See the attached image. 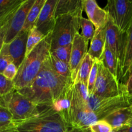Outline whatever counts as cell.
Here are the masks:
<instances>
[{"instance_id": "ac0fdd59", "label": "cell", "mask_w": 132, "mask_h": 132, "mask_svg": "<svg viewBox=\"0 0 132 132\" xmlns=\"http://www.w3.org/2000/svg\"><path fill=\"white\" fill-rule=\"evenodd\" d=\"M132 119V112L130 108H124L115 111L105 117L103 120L107 122L113 130L128 124Z\"/></svg>"}, {"instance_id": "7c38bea8", "label": "cell", "mask_w": 132, "mask_h": 132, "mask_svg": "<svg viewBox=\"0 0 132 132\" xmlns=\"http://www.w3.org/2000/svg\"><path fill=\"white\" fill-rule=\"evenodd\" d=\"M57 1L58 0H46L35 24V27L44 36L51 33L54 28Z\"/></svg>"}, {"instance_id": "277c9868", "label": "cell", "mask_w": 132, "mask_h": 132, "mask_svg": "<svg viewBox=\"0 0 132 132\" xmlns=\"http://www.w3.org/2000/svg\"><path fill=\"white\" fill-rule=\"evenodd\" d=\"M83 11L84 9L56 18L50 36V51L72 44L75 35L80 30Z\"/></svg>"}, {"instance_id": "7bdbcfd3", "label": "cell", "mask_w": 132, "mask_h": 132, "mask_svg": "<svg viewBox=\"0 0 132 132\" xmlns=\"http://www.w3.org/2000/svg\"><path fill=\"white\" fill-rule=\"evenodd\" d=\"M112 132H115V131H112Z\"/></svg>"}, {"instance_id": "4dcf8cb0", "label": "cell", "mask_w": 132, "mask_h": 132, "mask_svg": "<svg viewBox=\"0 0 132 132\" xmlns=\"http://www.w3.org/2000/svg\"><path fill=\"white\" fill-rule=\"evenodd\" d=\"M90 132H112L111 126L104 120H101L94 122L89 128Z\"/></svg>"}, {"instance_id": "b9f144b4", "label": "cell", "mask_w": 132, "mask_h": 132, "mask_svg": "<svg viewBox=\"0 0 132 132\" xmlns=\"http://www.w3.org/2000/svg\"><path fill=\"white\" fill-rule=\"evenodd\" d=\"M132 73V68H131V74Z\"/></svg>"}, {"instance_id": "2e32d148", "label": "cell", "mask_w": 132, "mask_h": 132, "mask_svg": "<svg viewBox=\"0 0 132 132\" xmlns=\"http://www.w3.org/2000/svg\"><path fill=\"white\" fill-rule=\"evenodd\" d=\"M126 48L122 70L119 77V81L122 85H125L131 75L132 68V24L127 32Z\"/></svg>"}, {"instance_id": "4fadbf2b", "label": "cell", "mask_w": 132, "mask_h": 132, "mask_svg": "<svg viewBox=\"0 0 132 132\" xmlns=\"http://www.w3.org/2000/svg\"><path fill=\"white\" fill-rule=\"evenodd\" d=\"M28 34L29 32L21 30L12 42L8 44L9 54L12 59L13 63L18 68L25 57Z\"/></svg>"}, {"instance_id": "603a6c76", "label": "cell", "mask_w": 132, "mask_h": 132, "mask_svg": "<svg viewBox=\"0 0 132 132\" xmlns=\"http://www.w3.org/2000/svg\"><path fill=\"white\" fill-rule=\"evenodd\" d=\"M49 59H50L52 68L57 74L67 79L72 80L71 72L70 70L69 65L68 64L62 61L59 60L50 54L49 56Z\"/></svg>"}, {"instance_id": "60d3db41", "label": "cell", "mask_w": 132, "mask_h": 132, "mask_svg": "<svg viewBox=\"0 0 132 132\" xmlns=\"http://www.w3.org/2000/svg\"><path fill=\"white\" fill-rule=\"evenodd\" d=\"M127 125H132V119L129 121V122H128V124H127Z\"/></svg>"}, {"instance_id": "5bb4252c", "label": "cell", "mask_w": 132, "mask_h": 132, "mask_svg": "<svg viewBox=\"0 0 132 132\" xmlns=\"http://www.w3.org/2000/svg\"><path fill=\"white\" fill-rule=\"evenodd\" d=\"M82 5L88 19L94 24L95 29L106 25L108 14L104 9L98 6L94 0H82Z\"/></svg>"}, {"instance_id": "8d00e7d4", "label": "cell", "mask_w": 132, "mask_h": 132, "mask_svg": "<svg viewBox=\"0 0 132 132\" xmlns=\"http://www.w3.org/2000/svg\"><path fill=\"white\" fill-rule=\"evenodd\" d=\"M0 132H18V131L16 126L14 125L10 127L6 128L0 129Z\"/></svg>"}, {"instance_id": "74e56055", "label": "cell", "mask_w": 132, "mask_h": 132, "mask_svg": "<svg viewBox=\"0 0 132 132\" xmlns=\"http://www.w3.org/2000/svg\"><path fill=\"white\" fill-rule=\"evenodd\" d=\"M128 103H129V108H130L131 110V112H132V97H128Z\"/></svg>"}, {"instance_id": "8992f818", "label": "cell", "mask_w": 132, "mask_h": 132, "mask_svg": "<svg viewBox=\"0 0 132 132\" xmlns=\"http://www.w3.org/2000/svg\"><path fill=\"white\" fill-rule=\"evenodd\" d=\"M128 107L129 104L126 92L111 98H102L90 94L87 102V108L94 113L98 121L103 120L115 111Z\"/></svg>"}, {"instance_id": "4316f807", "label": "cell", "mask_w": 132, "mask_h": 132, "mask_svg": "<svg viewBox=\"0 0 132 132\" xmlns=\"http://www.w3.org/2000/svg\"><path fill=\"white\" fill-rule=\"evenodd\" d=\"M71 45L64 46H60L54 50L50 51V55H53L59 60L62 61L69 65L70 57H71Z\"/></svg>"}, {"instance_id": "d6986e66", "label": "cell", "mask_w": 132, "mask_h": 132, "mask_svg": "<svg viewBox=\"0 0 132 132\" xmlns=\"http://www.w3.org/2000/svg\"><path fill=\"white\" fill-rule=\"evenodd\" d=\"M82 9V0H58L55 7V18Z\"/></svg>"}, {"instance_id": "30bf717a", "label": "cell", "mask_w": 132, "mask_h": 132, "mask_svg": "<svg viewBox=\"0 0 132 132\" xmlns=\"http://www.w3.org/2000/svg\"><path fill=\"white\" fill-rule=\"evenodd\" d=\"M36 0H25L7 23L5 44H9L23 30L28 12Z\"/></svg>"}, {"instance_id": "ab89813d", "label": "cell", "mask_w": 132, "mask_h": 132, "mask_svg": "<svg viewBox=\"0 0 132 132\" xmlns=\"http://www.w3.org/2000/svg\"><path fill=\"white\" fill-rule=\"evenodd\" d=\"M0 106H4V107H6V104H5V102L3 101V100L2 99V98L0 97Z\"/></svg>"}, {"instance_id": "d6a6232c", "label": "cell", "mask_w": 132, "mask_h": 132, "mask_svg": "<svg viewBox=\"0 0 132 132\" xmlns=\"http://www.w3.org/2000/svg\"><path fill=\"white\" fill-rule=\"evenodd\" d=\"M18 68H17V67L14 63H10L5 68L2 74L7 79L13 81V80L14 79L15 77L16 76L17 72H18Z\"/></svg>"}, {"instance_id": "9a60e30c", "label": "cell", "mask_w": 132, "mask_h": 132, "mask_svg": "<svg viewBox=\"0 0 132 132\" xmlns=\"http://www.w3.org/2000/svg\"><path fill=\"white\" fill-rule=\"evenodd\" d=\"M106 24L104 27L95 30L94 36L91 40L90 46L87 50V54L93 59L101 61L106 45Z\"/></svg>"}, {"instance_id": "3957f363", "label": "cell", "mask_w": 132, "mask_h": 132, "mask_svg": "<svg viewBox=\"0 0 132 132\" xmlns=\"http://www.w3.org/2000/svg\"><path fill=\"white\" fill-rule=\"evenodd\" d=\"M18 132H69L71 129L62 112L53 106L40 107L35 117L16 125Z\"/></svg>"}, {"instance_id": "83f0119b", "label": "cell", "mask_w": 132, "mask_h": 132, "mask_svg": "<svg viewBox=\"0 0 132 132\" xmlns=\"http://www.w3.org/2000/svg\"><path fill=\"white\" fill-rule=\"evenodd\" d=\"M12 116L6 107L0 106V129L14 126Z\"/></svg>"}, {"instance_id": "f35d334b", "label": "cell", "mask_w": 132, "mask_h": 132, "mask_svg": "<svg viewBox=\"0 0 132 132\" xmlns=\"http://www.w3.org/2000/svg\"><path fill=\"white\" fill-rule=\"evenodd\" d=\"M69 132H90L89 131H82V130H77V129H71Z\"/></svg>"}, {"instance_id": "e575fe53", "label": "cell", "mask_w": 132, "mask_h": 132, "mask_svg": "<svg viewBox=\"0 0 132 132\" xmlns=\"http://www.w3.org/2000/svg\"><path fill=\"white\" fill-rule=\"evenodd\" d=\"M6 28H7V24L0 28V52L5 44V37L6 34Z\"/></svg>"}, {"instance_id": "ffe728a7", "label": "cell", "mask_w": 132, "mask_h": 132, "mask_svg": "<svg viewBox=\"0 0 132 132\" xmlns=\"http://www.w3.org/2000/svg\"><path fill=\"white\" fill-rule=\"evenodd\" d=\"M94 61V59H93L89 54H87L79 67L74 83L82 82L87 86L89 73L91 70Z\"/></svg>"}, {"instance_id": "ba28073f", "label": "cell", "mask_w": 132, "mask_h": 132, "mask_svg": "<svg viewBox=\"0 0 132 132\" xmlns=\"http://www.w3.org/2000/svg\"><path fill=\"white\" fill-rule=\"evenodd\" d=\"M127 37V33L121 32L114 24L108 15L106 22V43L113 53L117 61L119 68V81L124 64Z\"/></svg>"}, {"instance_id": "d590c367", "label": "cell", "mask_w": 132, "mask_h": 132, "mask_svg": "<svg viewBox=\"0 0 132 132\" xmlns=\"http://www.w3.org/2000/svg\"><path fill=\"white\" fill-rule=\"evenodd\" d=\"M115 132H132V125H126L113 130Z\"/></svg>"}, {"instance_id": "484cf974", "label": "cell", "mask_w": 132, "mask_h": 132, "mask_svg": "<svg viewBox=\"0 0 132 132\" xmlns=\"http://www.w3.org/2000/svg\"><path fill=\"white\" fill-rule=\"evenodd\" d=\"M80 28L82 29V33L80 34L82 37L87 42L92 39L95 33V27L91 21L87 18L82 17L80 21Z\"/></svg>"}, {"instance_id": "9c48e42d", "label": "cell", "mask_w": 132, "mask_h": 132, "mask_svg": "<svg viewBox=\"0 0 132 132\" xmlns=\"http://www.w3.org/2000/svg\"><path fill=\"white\" fill-rule=\"evenodd\" d=\"M104 9L116 27L127 33L132 24V1L109 0Z\"/></svg>"}, {"instance_id": "44dd1931", "label": "cell", "mask_w": 132, "mask_h": 132, "mask_svg": "<svg viewBox=\"0 0 132 132\" xmlns=\"http://www.w3.org/2000/svg\"><path fill=\"white\" fill-rule=\"evenodd\" d=\"M45 1L46 0H36L35 1L34 3L31 7L30 11L28 12L22 30L25 31V32H30V30L34 27Z\"/></svg>"}, {"instance_id": "836d02e7", "label": "cell", "mask_w": 132, "mask_h": 132, "mask_svg": "<svg viewBox=\"0 0 132 132\" xmlns=\"http://www.w3.org/2000/svg\"><path fill=\"white\" fill-rule=\"evenodd\" d=\"M124 88L127 96L129 97H132V73L128 78L126 83L124 85Z\"/></svg>"}, {"instance_id": "8fae6325", "label": "cell", "mask_w": 132, "mask_h": 132, "mask_svg": "<svg viewBox=\"0 0 132 132\" xmlns=\"http://www.w3.org/2000/svg\"><path fill=\"white\" fill-rule=\"evenodd\" d=\"M88 43L82 37L80 33L75 35L71 45L69 67L71 72V79L75 81L82 61L87 54Z\"/></svg>"}, {"instance_id": "e0dca14e", "label": "cell", "mask_w": 132, "mask_h": 132, "mask_svg": "<svg viewBox=\"0 0 132 132\" xmlns=\"http://www.w3.org/2000/svg\"><path fill=\"white\" fill-rule=\"evenodd\" d=\"M25 0H0V28L9 23Z\"/></svg>"}, {"instance_id": "1f68e13d", "label": "cell", "mask_w": 132, "mask_h": 132, "mask_svg": "<svg viewBox=\"0 0 132 132\" xmlns=\"http://www.w3.org/2000/svg\"><path fill=\"white\" fill-rule=\"evenodd\" d=\"M74 87L82 99L85 103H87L89 95L87 86L82 82H78V83H74Z\"/></svg>"}, {"instance_id": "6da1fadb", "label": "cell", "mask_w": 132, "mask_h": 132, "mask_svg": "<svg viewBox=\"0 0 132 132\" xmlns=\"http://www.w3.org/2000/svg\"><path fill=\"white\" fill-rule=\"evenodd\" d=\"M73 83L54 72L49 57L32 82L17 91L38 106H53Z\"/></svg>"}, {"instance_id": "7a4b0ae2", "label": "cell", "mask_w": 132, "mask_h": 132, "mask_svg": "<svg viewBox=\"0 0 132 132\" xmlns=\"http://www.w3.org/2000/svg\"><path fill=\"white\" fill-rule=\"evenodd\" d=\"M50 36L51 33L45 36L25 57L13 80L16 90L27 87L38 74L43 63L50 55Z\"/></svg>"}, {"instance_id": "f546056e", "label": "cell", "mask_w": 132, "mask_h": 132, "mask_svg": "<svg viewBox=\"0 0 132 132\" xmlns=\"http://www.w3.org/2000/svg\"><path fill=\"white\" fill-rule=\"evenodd\" d=\"M100 61L95 59L94 61V63L92 67L90 73H89V79H88L87 83V89L89 92V94H92L93 92V88H94V84H95L96 79H97V74H98V65H99Z\"/></svg>"}, {"instance_id": "d4e9b609", "label": "cell", "mask_w": 132, "mask_h": 132, "mask_svg": "<svg viewBox=\"0 0 132 132\" xmlns=\"http://www.w3.org/2000/svg\"><path fill=\"white\" fill-rule=\"evenodd\" d=\"M15 90L13 81L7 79L2 73H0V97L2 98L5 104L7 98Z\"/></svg>"}, {"instance_id": "f1b7e54d", "label": "cell", "mask_w": 132, "mask_h": 132, "mask_svg": "<svg viewBox=\"0 0 132 132\" xmlns=\"http://www.w3.org/2000/svg\"><path fill=\"white\" fill-rule=\"evenodd\" d=\"M10 63H13L12 59L9 52L8 44H4L0 52V73H3L5 68Z\"/></svg>"}, {"instance_id": "7402d4cb", "label": "cell", "mask_w": 132, "mask_h": 132, "mask_svg": "<svg viewBox=\"0 0 132 132\" xmlns=\"http://www.w3.org/2000/svg\"><path fill=\"white\" fill-rule=\"evenodd\" d=\"M102 64L106 68H107L110 73L113 75L116 78L118 79L119 76V68H118V63L116 57L113 53L112 52L107 44L105 45L104 51L102 57ZM119 80V79H118Z\"/></svg>"}, {"instance_id": "52a82bcc", "label": "cell", "mask_w": 132, "mask_h": 132, "mask_svg": "<svg viewBox=\"0 0 132 132\" xmlns=\"http://www.w3.org/2000/svg\"><path fill=\"white\" fill-rule=\"evenodd\" d=\"M125 92L124 85L99 62L98 74L91 94L102 98H111L119 96Z\"/></svg>"}, {"instance_id": "5b68a950", "label": "cell", "mask_w": 132, "mask_h": 132, "mask_svg": "<svg viewBox=\"0 0 132 132\" xmlns=\"http://www.w3.org/2000/svg\"><path fill=\"white\" fill-rule=\"evenodd\" d=\"M6 108L12 116L13 122L16 125L37 116L40 107L15 90L6 101Z\"/></svg>"}, {"instance_id": "cb8c5ba5", "label": "cell", "mask_w": 132, "mask_h": 132, "mask_svg": "<svg viewBox=\"0 0 132 132\" xmlns=\"http://www.w3.org/2000/svg\"><path fill=\"white\" fill-rule=\"evenodd\" d=\"M44 36L37 28L34 27L30 30L28 34V39H27V50H26L25 57L33 50L35 46H37L40 41L45 37Z\"/></svg>"}]
</instances>
